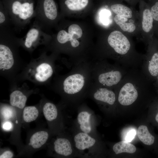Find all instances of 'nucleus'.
Segmentation results:
<instances>
[{
	"mask_svg": "<svg viewBox=\"0 0 158 158\" xmlns=\"http://www.w3.org/2000/svg\"><path fill=\"white\" fill-rule=\"evenodd\" d=\"M7 11L14 31L20 33L35 17L34 0H0Z\"/></svg>",
	"mask_w": 158,
	"mask_h": 158,
	"instance_id": "obj_1",
	"label": "nucleus"
},
{
	"mask_svg": "<svg viewBox=\"0 0 158 158\" xmlns=\"http://www.w3.org/2000/svg\"><path fill=\"white\" fill-rule=\"evenodd\" d=\"M71 135L77 157L96 158L99 153L97 137L81 131L73 126Z\"/></svg>",
	"mask_w": 158,
	"mask_h": 158,
	"instance_id": "obj_2",
	"label": "nucleus"
},
{
	"mask_svg": "<svg viewBox=\"0 0 158 158\" xmlns=\"http://www.w3.org/2000/svg\"><path fill=\"white\" fill-rule=\"evenodd\" d=\"M35 11L34 21L46 32L58 17L57 6L54 0H37Z\"/></svg>",
	"mask_w": 158,
	"mask_h": 158,
	"instance_id": "obj_3",
	"label": "nucleus"
},
{
	"mask_svg": "<svg viewBox=\"0 0 158 158\" xmlns=\"http://www.w3.org/2000/svg\"><path fill=\"white\" fill-rule=\"evenodd\" d=\"M98 77L101 87L115 89L127 73L128 69L116 63L113 65L102 62Z\"/></svg>",
	"mask_w": 158,
	"mask_h": 158,
	"instance_id": "obj_4",
	"label": "nucleus"
},
{
	"mask_svg": "<svg viewBox=\"0 0 158 158\" xmlns=\"http://www.w3.org/2000/svg\"><path fill=\"white\" fill-rule=\"evenodd\" d=\"M78 109L77 115L73 126L81 131L97 137V119L94 113L87 107H80Z\"/></svg>",
	"mask_w": 158,
	"mask_h": 158,
	"instance_id": "obj_5",
	"label": "nucleus"
},
{
	"mask_svg": "<svg viewBox=\"0 0 158 158\" xmlns=\"http://www.w3.org/2000/svg\"><path fill=\"white\" fill-rule=\"evenodd\" d=\"M51 38V36L34 21L26 35L20 38V42L25 48L30 49L40 44L46 43Z\"/></svg>",
	"mask_w": 158,
	"mask_h": 158,
	"instance_id": "obj_6",
	"label": "nucleus"
},
{
	"mask_svg": "<svg viewBox=\"0 0 158 158\" xmlns=\"http://www.w3.org/2000/svg\"><path fill=\"white\" fill-rule=\"evenodd\" d=\"M82 35L83 31L79 26L73 24L69 26L68 32L64 29L60 30L56 36V39L57 42L61 44H64L70 41L71 46L75 48L80 44L77 39L81 37Z\"/></svg>",
	"mask_w": 158,
	"mask_h": 158,
	"instance_id": "obj_7",
	"label": "nucleus"
},
{
	"mask_svg": "<svg viewBox=\"0 0 158 158\" xmlns=\"http://www.w3.org/2000/svg\"><path fill=\"white\" fill-rule=\"evenodd\" d=\"M53 149L55 154L60 156L77 157L72 135L57 138L54 142Z\"/></svg>",
	"mask_w": 158,
	"mask_h": 158,
	"instance_id": "obj_8",
	"label": "nucleus"
},
{
	"mask_svg": "<svg viewBox=\"0 0 158 158\" xmlns=\"http://www.w3.org/2000/svg\"><path fill=\"white\" fill-rule=\"evenodd\" d=\"M145 56L141 66V71L151 81L156 79L158 75V52Z\"/></svg>",
	"mask_w": 158,
	"mask_h": 158,
	"instance_id": "obj_9",
	"label": "nucleus"
},
{
	"mask_svg": "<svg viewBox=\"0 0 158 158\" xmlns=\"http://www.w3.org/2000/svg\"><path fill=\"white\" fill-rule=\"evenodd\" d=\"M85 81L84 76L79 73L68 77L63 83V89L66 94L73 96L79 92L83 88Z\"/></svg>",
	"mask_w": 158,
	"mask_h": 158,
	"instance_id": "obj_10",
	"label": "nucleus"
},
{
	"mask_svg": "<svg viewBox=\"0 0 158 158\" xmlns=\"http://www.w3.org/2000/svg\"><path fill=\"white\" fill-rule=\"evenodd\" d=\"M93 98L98 103L113 106L116 100V94L112 89L101 87L93 94Z\"/></svg>",
	"mask_w": 158,
	"mask_h": 158,
	"instance_id": "obj_11",
	"label": "nucleus"
},
{
	"mask_svg": "<svg viewBox=\"0 0 158 158\" xmlns=\"http://www.w3.org/2000/svg\"><path fill=\"white\" fill-rule=\"evenodd\" d=\"M62 9L72 11H79L86 8L89 5V0H60Z\"/></svg>",
	"mask_w": 158,
	"mask_h": 158,
	"instance_id": "obj_12",
	"label": "nucleus"
},
{
	"mask_svg": "<svg viewBox=\"0 0 158 158\" xmlns=\"http://www.w3.org/2000/svg\"><path fill=\"white\" fill-rule=\"evenodd\" d=\"M36 71L35 78L40 82L46 81L51 76L53 73L51 66L46 63H43L38 66L36 69Z\"/></svg>",
	"mask_w": 158,
	"mask_h": 158,
	"instance_id": "obj_13",
	"label": "nucleus"
},
{
	"mask_svg": "<svg viewBox=\"0 0 158 158\" xmlns=\"http://www.w3.org/2000/svg\"><path fill=\"white\" fill-rule=\"evenodd\" d=\"M48 137V133L46 131L37 132L31 137L29 145L34 149H38L45 143Z\"/></svg>",
	"mask_w": 158,
	"mask_h": 158,
	"instance_id": "obj_14",
	"label": "nucleus"
},
{
	"mask_svg": "<svg viewBox=\"0 0 158 158\" xmlns=\"http://www.w3.org/2000/svg\"><path fill=\"white\" fill-rule=\"evenodd\" d=\"M27 98L25 95L19 90H15L10 95V102L11 105L22 109L25 107Z\"/></svg>",
	"mask_w": 158,
	"mask_h": 158,
	"instance_id": "obj_15",
	"label": "nucleus"
},
{
	"mask_svg": "<svg viewBox=\"0 0 158 158\" xmlns=\"http://www.w3.org/2000/svg\"><path fill=\"white\" fill-rule=\"evenodd\" d=\"M114 20L116 23L124 31L131 33L136 29L135 24L132 22L129 21L127 18L116 15Z\"/></svg>",
	"mask_w": 158,
	"mask_h": 158,
	"instance_id": "obj_16",
	"label": "nucleus"
},
{
	"mask_svg": "<svg viewBox=\"0 0 158 158\" xmlns=\"http://www.w3.org/2000/svg\"><path fill=\"white\" fill-rule=\"evenodd\" d=\"M112 149L116 154L123 152L132 154L135 153L136 151V148L134 145L125 140L115 144L113 145Z\"/></svg>",
	"mask_w": 158,
	"mask_h": 158,
	"instance_id": "obj_17",
	"label": "nucleus"
},
{
	"mask_svg": "<svg viewBox=\"0 0 158 158\" xmlns=\"http://www.w3.org/2000/svg\"><path fill=\"white\" fill-rule=\"evenodd\" d=\"M43 111L45 118L49 121H54L58 118V110L52 103H46L43 107Z\"/></svg>",
	"mask_w": 158,
	"mask_h": 158,
	"instance_id": "obj_18",
	"label": "nucleus"
},
{
	"mask_svg": "<svg viewBox=\"0 0 158 158\" xmlns=\"http://www.w3.org/2000/svg\"><path fill=\"white\" fill-rule=\"evenodd\" d=\"M137 134L140 140L147 145H151L154 142V137L149 132L147 127L141 125L138 128Z\"/></svg>",
	"mask_w": 158,
	"mask_h": 158,
	"instance_id": "obj_19",
	"label": "nucleus"
},
{
	"mask_svg": "<svg viewBox=\"0 0 158 158\" xmlns=\"http://www.w3.org/2000/svg\"><path fill=\"white\" fill-rule=\"evenodd\" d=\"M111 11L116 15L122 17L131 18L132 17V11L127 6L121 4H116L111 5L110 6Z\"/></svg>",
	"mask_w": 158,
	"mask_h": 158,
	"instance_id": "obj_20",
	"label": "nucleus"
},
{
	"mask_svg": "<svg viewBox=\"0 0 158 158\" xmlns=\"http://www.w3.org/2000/svg\"><path fill=\"white\" fill-rule=\"evenodd\" d=\"M153 19L150 11L148 9H144L143 12L142 22V29L144 32L148 33L152 30Z\"/></svg>",
	"mask_w": 158,
	"mask_h": 158,
	"instance_id": "obj_21",
	"label": "nucleus"
},
{
	"mask_svg": "<svg viewBox=\"0 0 158 158\" xmlns=\"http://www.w3.org/2000/svg\"><path fill=\"white\" fill-rule=\"evenodd\" d=\"M39 115V111L35 106H30L25 107L23 111V120L27 123H29L35 120Z\"/></svg>",
	"mask_w": 158,
	"mask_h": 158,
	"instance_id": "obj_22",
	"label": "nucleus"
},
{
	"mask_svg": "<svg viewBox=\"0 0 158 158\" xmlns=\"http://www.w3.org/2000/svg\"><path fill=\"white\" fill-rule=\"evenodd\" d=\"M12 25L9 14L1 0L0 1V27H11Z\"/></svg>",
	"mask_w": 158,
	"mask_h": 158,
	"instance_id": "obj_23",
	"label": "nucleus"
},
{
	"mask_svg": "<svg viewBox=\"0 0 158 158\" xmlns=\"http://www.w3.org/2000/svg\"><path fill=\"white\" fill-rule=\"evenodd\" d=\"M124 133L123 139L128 142H131L134 138L136 134V131L134 128H130L128 129Z\"/></svg>",
	"mask_w": 158,
	"mask_h": 158,
	"instance_id": "obj_24",
	"label": "nucleus"
},
{
	"mask_svg": "<svg viewBox=\"0 0 158 158\" xmlns=\"http://www.w3.org/2000/svg\"><path fill=\"white\" fill-rule=\"evenodd\" d=\"M150 11L153 19L158 21V1L152 7Z\"/></svg>",
	"mask_w": 158,
	"mask_h": 158,
	"instance_id": "obj_25",
	"label": "nucleus"
},
{
	"mask_svg": "<svg viewBox=\"0 0 158 158\" xmlns=\"http://www.w3.org/2000/svg\"><path fill=\"white\" fill-rule=\"evenodd\" d=\"M13 156V153L10 151H7L3 152L0 156V158H11Z\"/></svg>",
	"mask_w": 158,
	"mask_h": 158,
	"instance_id": "obj_26",
	"label": "nucleus"
},
{
	"mask_svg": "<svg viewBox=\"0 0 158 158\" xmlns=\"http://www.w3.org/2000/svg\"><path fill=\"white\" fill-rule=\"evenodd\" d=\"M11 127V124L9 122H6L3 125V128L6 130H8L10 129Z\"/></svg>",
	"mask_w": 158,
	"mask_h": 158,
	"instance_id": "obj_27",
	"label": "nucleus"
},
{
	"mask_svg": "<svg viewBox=\"0 0 158 158\" xmlns=\"http://www.w3.org/2000/svg\"><path fill=\"white\" fill-rule=\"evenodd\" d=\"M155 120L158 123V113L156 116Z\"/></svg>",
	"mask_w": 158,
	"mask_h": 158,
	"instance_id": "obj_28",
	"label": "nucleus"
},
{
	"mask_svg": "<svg viewBox=\"0 0 158 158\" xmlns=\"http://www.w3.org/2000/svg\"><path fill=\"white\" fill-rule=\"evenodd\" d=\"M156 79H157V81H156V86L158 87V75L157 76Z\"/></svg>",
	"mask_w": 158,
	"mask_h": 158,
	"instance_id": "obj_29",
	"label": "nucleus"
}]
</instances>
